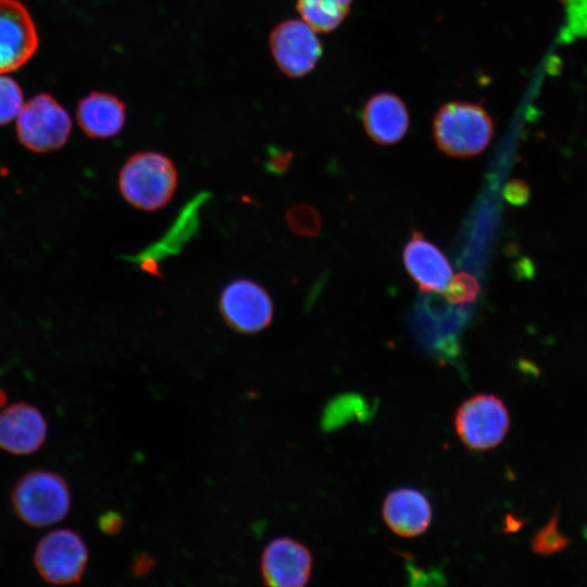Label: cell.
<instances>
[{
    "mask_svg": "<svg viewBox=\"0 0 587 587\" xmlns=\"http://www.w3.org/2000/svg\"><path fill=\"white\" fill-rule=\"evenodd\" d=\"M34 21L18 0H0V74L20 68L36 52Z\"/></svg>",
    "mask_w": 587,
    "mask_h": 587,
    "instance_id": "cell-9",
    "label": "cell"
},
{
    "mask_svg": "<svg viewBox=\"0 0 587 587\" xmlns=\"http://www.w3.org/2000/svg\"><path fill=\"white\" fill-rule=\"evenodd\" d=\"M23 104L20 85L10 76L0 74V126L16 118Z\"/></svg>",
    "mask_w": 587,
    "mask_h": 587,
    "instance_id": "cell-18",
    "label": "cell"
},
{
    "mask_svg": "<svg viewBox=\"0 0 587 587\" xmlns=\"http://www.w3.org/2000/svg\"><path fill=\"white\" fill-rule=\"evenodd\" d=\"M98 524L104 534L114 535L122 529L123 519L117 512L109 511L100 516Z\"/></svg>",
    "mask_w": 587,
    "mask_h": 587,
    "instance_id": "cell-22",
    "label": "cell"
},
{
    "mask_svg": "<svg viewBox=\"0 0 587 587\" xmlns=\"http://www.w3.org/2000/svg\"><path fill=\"white\" fill-rule=\"evenodd\" d=\"M11 502L15 514L27 525L46 527L62 521L70 511L66 482L57 473L32 471L14 485Z\"/></svg>",
    "mask_w": 587,
    "mask_h": 587,
    "instance_id": "cell-3",
    "label": "cell"
},
{
    "mask_svg": "<svg viewBox=\"0 0 587 587\" xmlns=\"http://www.w3.org/2000/svg\"><path fill=\"white\" fill-rule=\"evenodd\" d=\"M479 291L477 279L469 273L461 272L451 277L442 295L452 304H464L474 302Z\"/></svg>",
    "mask_w": 587,
    "mask_h": 587,
    "instance_id": "cell-19",
    "label": "cell"
},
{
    "mask_svg": "<svg viewBox=\"0 0 587 587\" xmlns=\"http://www.w3.org/2000/svg\"><path fill=\"white\" fill-rule=\"evenodd\" d=\"M154 562L153 560L147 555V554H141L138 557V559L135 561L134 563V566H133V572L136 574V575H143L146 574L149 570L152 569Z\"/></svg>",
    "mask_w": 587,
    "mask_h": 587,
    "instance_id": "cell-24",
    "label": "cell"
},
{
    "mask_svg": "<svg viewBox=\"0 0 587 587\" xmlns=\"http://www.w3.org/2000/svg\"><path fill=\"white\" fill-rule=\"evenodd\" d=\"M76 118L88 137L110 138L122 130L126 121V105L114 95L92 91L79 101Z\"/></svg>",
    "mask_w": 587,
    "mask_h": 587,
    "instance_id": "cell-15",
    "label": "cell"
},
{
    "mask_svg": "<svg viewBox=\"0 0 587 587\" xmlns=\"http://www.w3.org/2000/svg\"><path fill=\"white\" fill-rule=\"evenodd\" d=\"M88 561V550L82 537L72 529H55L37 544L34 563L39 575L53 585H70L80 580Z\"/></svg>",
    "mask_w": 587,
    "mask_h": 587,
    "instance_id": "cell-7",
    "label": "cell"
},
{
    "mask_svg": "<svg viewBox=\"0 0 587 587\" xmlns=\"http://www.w3.org/2000/svg\"><path fill=\"white\" fill-rule=\"evenodd\" d=\"M5 402H7V394L2 389H0V407L5 404Z\"/></svg>",
    "mask_w": 587,
    "mask_h": 587,
    "instance_id": "cell-25",
    "label": "cell"
},
{
    "mask_svg": "<svg viewBox=\"0 0 587 587\" xmlns=\"http://www.w3.org/2000/svg\"><path fill=\"white\" fill-rule=\"evenodd\" d=\"M291 160V153H278L273 159H271L270 163V171L282 173L285 172L290 163Z\"/></svg>",
    "mask_w": 587,
    "mask_h": 587,
    "instance_id": "cell-23",
    "label": "cell"
},
{
    "mask_svg": "<svg viewBox=\"0 0 587 587\" xmlns=\"http://www.w3.org/2000/svg\"><path fill=\"white\" fill-rule=\"evenodd\" d=\"M117 185L128 204L143 212H154L173 199L178 185V172L166 154L140 151L124 162L118 172Z\"/></svg>",
    "mask_w": 587,
    "mask_h": 587,
    "instance_id": "cell-1",
    "label": "cell"
},
{
    "mask_svg": "<svg viewBox=\"0 0 587 587\" xmlns=\"http://www.w3.org/2000/svg\"><path fill=\"white\" fill-rule=\"evenodd\" d=\"M403 263L411 278L424 292H442L452 277L447 257L416 229L404 247Z\"/></svg>",
    "mask_w": 587,
    "mask_h": 587,
    "instance_id": "cell-13",
    "label": "cell"
},
{
    "mask_svg": "<svg viewBox=\"0 0 587 587\" xmlns=\"http://www.w3.org/2000/svg\"><path fill=\"white\" fill-rule=\"evenodd\" d=\"M558 515L541 528L532 540V549L539 554L548 555L563 549L569 540L559 532Z\"/></svg>",
    "mask_w": 587,
    "mask_h": 587,
    "instance_id": "cell-20",
    "label": "cell"
},
{
    "mask_svg": "<svg viewBox=\"0 0 587 587\" xmlns=\"http://www.w3.org/2000/svg\"><path fill=\"white\" fill-rule=\"evenodd\" d=\"M362 122L373 141L394 145L407 134L410 117L401 98L390 92H379L372 96L364 105Z\"/></svg>",
    "mask_w": 587,
    "mask_h": 587,
    "instance_id": "cell-14",
    "label": "cell"
},
{
    "mask_svg": "<svg viewBox=\"0 0 587 587\" xmlns=\"http://www.w3.org/2000/svg\"><path fill=\"white\" fill-rule=\"evenodd\" d=\"M505 200L514 205H522L529 199V188L521 179H513L504 187Z\"/></svg>",
    "mask_w": 587,
    "mask_h": 587,
    "instance_id": "cell-21",
    "label": "cell"
},
{
    "mask_svg": "<svg viewBox=\"0 0 587 587\" xmlns=\"http://www.w3.org/2000/svg\"><path fill=\"white\" fill-rule=\"evenodd\" d=\"M494 136V122L479 103H444L433 120L437 148L451 158H471L483 152Z\"/></svg>",
    "mask_w": 587,
    "mask_h": 587,
    "instance_id": "cell-2",
    "label": "cell"
},
{
    "mask_svg": "<svg viewBox=\"0 0 587 587\" xmlns=\"http://www.w3.org/2000/svg\"><path fill=\"white\" fill-rule=\"evenodd\" d=\"M454 429L469 449L486 451L499 446L510 427L509 411L494 394H477L463 401L454 415Z\"/></svg>",
    "mask_w": 587,
    "mask_h": 587,
    "instance_id": "cell-4",
    "label": "cell"
},
{
    "mask_svg": "<svg viewBox=\"0 0 587 587\" xmlns=\"http://www.w3.org/2000/svg\"><path fill=\"white\" fill-rule=\"evenodd\" d=\"M310 549L291 537H277L263 549L261 573L266 585L273 587H302L312 573Z\"/></svg>",
    "mask_w": 587,
    "mask_h": 587,
    "instance_id": "cell-10",
    "label": "cell"
},
{
    "mask_svg": "<svg viewBox=\"0 0 587 587\" xmlns=\"http://www.w3.org/2000/svg\"><path fill=\"white\" fill-rule=\"evenodd\" d=\"M353 0H297L301 18L319 33H330L348 16Z\"/></svg>",
    "mask_w": 587,
    "mask_h": 587,
    "instance_id": "cell-16",
    "label": "cell"
},
{
    "mask_svg": "<svg viewBox=\"0 0 587 587\" xmlns=\"http://www.w3.org/2000/svg\"><path fill=\"white\" fill-rule=\"evenodd\" d=\"M288 227L297 235L315 237L321 233L322 220L319 212L309 204H296L286 214Z\"/></svg>",
    "mask_w": 587,
    "mask_h": 587,
    "instance_id": "cell-17",
    "label": "cell"
},
{
    "mask_svg": "<svg viewBox=\"0 0 587 587\" xmlns=\"http://www.w3.org/2000/svg\"><path fill=\"white\" fill-rule=\"evenodd\" d=\"M47 436V422L41 412L26 402H17L0 412V448L12 454H29L38 450Z\"/></svg>",
    "mask_w": 587,
    "mask_h": 587,
    "instance_id": "cell-11",
    "label": "cell"
},
{
    "mask_svg": "<svg viewBox=\"0 0 587 587\" xmlns=\"http://www.w3.org/2000/svg\"><path fill=\"white\" fill-rule=\"evenodd\" d=\"M72 121L64 108L50 95L40 93L24 102L16 117L20 142L34 152H49L65 145Z\"/></svg>",
    "mask_w": 587,
    "mask_h": 587,
    "instance_id": "cell-5",
    "label": "cell"
},
{
    "mask_svg": "<svg viewBox=\"0 0 587 587\" xmlns=\"http://www.w3.org/2000/svg\"><path fill=\"white\" fill-rule=\"evenodd\" d=\"M218 310L233 330L254 335L267 328L274 317V303L268 291L250 278H236L223 288Z\"/></svg>",
    "mask_w": 587,
    "mask_h": 587,
    "instance_id": "cell-6",
    "label": "cell"
},
{
    "mask_svg": "<svg viewBox=\"0 0 587 587\" xmlns=\"http://www.w3.org/2000/svg\"><path fill=\"white\" fill-rule=\"evenodd\" d=\"M268 42L278 68L291 78L309 74L323 53L316 32L303 20L291 18L277 24Z\"/></svg>",
    "mask_w": 587,
    "mask_h": 587,
    "instance_id": "cell-8",
    "label": "cell"
},
{
    "mask_svg": "<svg viewBox=\"0 0 587 587\" xmlns=\"http://www.w3.org/2000/svg\"><path fill=\"white\" fill-rule=\"evenodd\" d=\"M382 514L385 524L394 534L412 538L428 529L433 520V508L420 489L400 487L387 494Z\"/></svg>",
    "mask_w": 587,
    "mask_h": 587,
    "instance_id": "cell-12",
    "label": "cell"
}]
</instances>
